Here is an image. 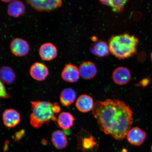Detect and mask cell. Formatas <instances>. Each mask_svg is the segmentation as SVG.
<instances>
[{
	"mask_svg": "<svg viewBox=\"0 0 152 152\" xmlns=\"http://www.w3.org/2000/svg\"><path fill=\"white\" fill-rule=\"evenodd\" d=\"M4 3L10 2L13 1V0H1Z\"/></svg>",
	"mask_w": 152,
	"mask_h": 152,
	"instance_id": "25",
	"label": "cell"
},
{
	"mask_svg": "<svg viewBox=\"0 0 152 152\" xmlns=\"http://www.w3.org/2000/svg\"><path fill=\"white\" fill-rule=\"evenodd\" d=\"M94 100L89 95L82 94L77 98L75 106L79 111L87 113L92 110L94 106Z\"/></svg>",
	"mask_w": 152,
	"mask_h": 152,
	"instance_id": "13",
	"label": "cell"
},
{
	"mask_svg": "<svg viewBox=\"0 0 152 152\" xmlns=\"http://www.w3.org/2000/svg\"><path fill=\"white\" fill-rule=\"evenodd\" d=\"M24 134V130H21L17 132L15 134V140H18L22 138Z\"/></svg>",
	"mask_w": 152,
	"mask_h": 152,
	"instance_id": "23",
	"label": "cell"
},
{
	"mask_svg": "<svg viewBox=\"0 0 152 152\" xmlns=\"http://www.w3.org/2000/svg\"><path fill=\"white\" fill-rule=\"evenodd\" d=\"M25 6L19 0H13L7 7V12L9 16L18 18L25 12Z\"/></svg>",
	"mask_w": 152,
	"mask_h": 152,
	"instance_id": "15",
	"label": "cell"
},
{
	"mask_svg": "<svg viewBox=\"0 0 152 152\" xmlns=\"http://www.w3.org/2000/svg\"><path fill=\"white\" fill-rule=\"evenodd\" d=\"M80 75L85 80H90L94 78L97 73V70L94 63L85 61L79 66Z\"/></svg>",
	"mask_w": 152,
	"mask_h": 152,
	"instance_id": "14",
	"label": "cell"
},
{
	"mask_svg": "<svg viewBox=\"0 0 152 152\" xmlns=\"http://www.w3.org/2000/svg\"><path fill=\"white\" fill-rule=\"evenodd\" d=\"M147 134L141 129L135 127L129 130L126 137L128 142L132 145L140 146L145 141Z\"/></svg>",
	"mask_w": 152,
	"mask_h": 152,
	"instance_id": "8",
	"label": "cell"
},
{
	"mask_svg": "<svg viewBox=\"0 0 152 152\" xmlns=\"http://www.w3.org/2000/svg\"><path fill=\"white\" fill-rule=\"evenodd\" d=\"M77 94L75 90L70 88L64 89L60 94L61 104L64 107H68L75 102Z\"/></svg>",
	"mask_w": 152,
	"mask_h": 152,
	"instance_id": "18",
	"label": "cell"
},
{
	"mask_svg": "<svg viewBox=\"0 0 152 152\" xmlns=\"http://www.w3.org/2000/svg\"><path fill=\"white\" fill-rule=\"evenodd\" d=\"M36 10L40 12L55 10L62 5V0H26Z\"/></svg>",
	"mask_w": 152,
	"mask_h": 152,
	"instance_id": "5",
	"label": "cell"
},
{
	"mask_svg": "<svg viewBox=\"0 0 152 152\" xmlns=\"http://www.w3.org/2000/svg\"><path fill=\"white\" fill-rule=\"evenodd\" d=\"M75 117L72 114L67 112H62L58 115L57 123L58 126L63 130H68L73 126Z\"/></svg>",
	"mask_w": 152,
	"mask_h": 152,
	"instance_id": "16",
	"label": "cell"
},
{
	"mask_svg": "<svg viewBox=\"0 0 152 152\" xmlns=\"http://www.w3.org/2000/svg\"><path fill=\"white\" fill-rule=\"evenodd\" d=\"M102 4L111 7L113 11L121 12L129 0H99Z\"/></svg>",
	"mask_w": 152,
	"mask_h": 152,
	"instance_id": "21",
	"label": "cell"
},
{
	"mask_svg": "<svg viewBox=\"0 0 152 152\" xmlns=\"http://www.w3.org/2000/svg\"><path fill=\"white\" fill-rule=\"evenodd\" d=\"M151 61L152 62V52L151 54Z\"/></svg>",
	"mask_w": 152,
	"mask_h": 152,
	"instance_id": "26",
	"label": "cell"
},
{
	"mask_svg": "<svg viewBox=\"0 0 152 152\" xmlns=\"http://www.w3.org/2000/svg\"><path fill=\"white\" fill-rule=\"evenodd\" d=\"M151 151L152 152V146H151Z\"/></svg>",
	"mask_w": 152,
	"mask_h": 152,
	"instance_id": "27",
	"label": "cell"
},
{
	"mask_svg": "<svg viewBox=\"0 0 152 152\" xmlns=\"http://www.w3.org/2000/svg\"><path fill=\"white\" fill-rule=\"evenodd\" d=\"M30 74L35 80L42 81L46 79L49 75V70L47 66L42 63L36 62L31 66Z\"/></svg>",
	"mask_w": 152,
	"mask_h": 152,
	"instance_id": "7",
	"label": "cell"
},
{
	"mask_svg": "<svg viewBox=\"0 0 152 152\" xmlns=\"http://www.w3.org/2000/svg\"><path fill=\"white\" fill-rule=\"evenodd\" d=\"M10 48L11 52L17 57H23L27 55L30 47L27 42L21 38H16L11 41Z\"/></svg>",
	"mask_w": 152,
	"mask_h": 152,
	"instance_id": "6",
	"label": "cell"
},
{
	"mask_svg": "<svg viewBox=\"0 0 152 152\" xmlns=\"http://www.w3.org/2000/svg\"><path fill=\"white\" fill-rule=\"evenodd\" d=\"M79 147L83 152H96L99 147L96 139L84 129L77 135Z\"/></svg>",
	"mask_w": 152,
	"mask_h": 152,
	"instance_id": "4",
	"label": "cell"
},
{
	"mask_svg": "<svg viewBox=\"0 0 152 152\" xmlns=\"http://www.w3.org/2000/svg\"><path fill=\"white\" fill-rule=\"evenodd\" d=\"M40 56L45 61H50L56 58L58 55V50L54 45L46 43L42 45L39 49Z\"/></svg>",
	"mask_w": 152,
	"mask_h": 152,
	"instance_id": "12",
	"label": "cell"
},
{
	"mask_svg": "<svg viewBox=\"0 0 152 152\" xmlns=\"http://www.w3.org/2000/svg\"><path fill=\"white\" fill-rule=\"evenodd\" d=\"M149 80L148 79H145L142 80L141 82V85L142 86L145 87L149 84Z\"/></svg>",
	"mask_w": 152,
	"mask_h": 152,
	"instance_id": "24",
	"label": "cell"
},
{
	"mask_svg": "<svg viewBox=\"0 0 152 152\" xmlns=\"http://www.w3.org/2000/svg\"><path fill=\"white\" fill-rule=\"evenodd\" d=\"M138 38L128 34L113 36L110 38V52L119 59H125L134 56L137 50Z\"/></svg>",
	"mask_w": 152,
	"mask_h": 152,
	"instance_id": "3",
	"label": "cell"
},
{
	"mask_svg": "<svg viewBox=\"0 0 152 152\" xmlns=\"http://www.w3.org/2000/svg\"><path fill=\"white\" fill-rule=\"evenodd\" d=\"M80 76L79 69L77 66L71 64H66L61 73L62 79L70 83L77 82Z\"/></svg>",
	"mask_w": 152,
	"mask_h": 152,
	"instance_id": "10",
	"label": "cell"
},
{
	"mask_svg": "<svg viewBox=\"0 0 152 152\" xmlns=\"http://www.w3.org/2000/svg\"><path fill=\"white\" fill-rule=\"evenodd\" d=\"M91 51L93 54L99 57L107 56L110 52L109 45L103 41H96L93 44Z\"/></svg>",
	"mask_w": 152,
	"mask_h": 152,
	"instance_id": "19",
	"label": "cell"
},
{
	"mask_svg": "<svg viewBox=\"0 0 152 152\" xmlns=\"http://www.w3.org/2000/svg\"><path fill=\"white\" fill-rule=\"evenodd\" d=\"M2 118L4 124L8 128H14L20 123V115L19 112L12 109L5 110L3 112Z\"/></svg>",
	"mask_w": 152,
	"mask_h": 152,
	"instance_id": "9",
	"label": "cell"
},
{
	"mask_svg": "<svg viewBox=\"0 0 152 152\" xmlns=\"http://www.w3.org/2000/svg\"><path fill=\"white\" fill-rule=\"evenodd\" d=\"M0 96H1V98L3 99H8L10 96L9 94L7 92L4 83L1 81V95H0Z\"/></svg>",
	"mask_w": 152,
	"mask_h": 152,
	"instance_id": "22",
	"label": "cell"
},
{
	"mask_svg": "<svg viewBox=\"0 0 152 152\" xmlns=\"http://www.w3.org/2000/svg\"><path fill=\"white\" fill-rule=\"evenodd\" d=\"M112 77L115 84L121 86L127 84L130 81L131 75L128 68L119 66L114 70Z\"/></svg>",
	"mask_w": 152,
	"mask_h": 152,
	"instance_id": "11",
	"label": "cell"
},
{
	"mask_svg": "<svg viewBox=\"0 0 152 152\" xmlns=\"http://www.w3.org/2000/svg\"><path fill=\"white\" fill-rule=\"evenodd\" d=\"M1 81L8 85L12 84L16 78V75L10 67L7 66H2L0 70Z\"/></svg>",
	"mask_w": 152,
	"mask_h": 152,
	"instance_id": "20",
	"label": "cell"
},
{
	"mask_svg": "<svg viewBox=\"0 0 152 152\" xmlns=\"http://www.w3.org/2000/svg\"><path fill=\"white\" fill-rule=\"evenodd\" d=\"M32 112L30 115V123L34 128L38 129L44 124L57 120V115L61 108L58 102L34 101L31 102Z\"/></svg>",
	"mask_w": 152,
	"mask_h": 152,
	"instance_id": "2",
	"label": "cell"
},
{
	"mask_svg": "<svg viewBox=\"0 0 152 152\" xmlns=\"http://www.w3.org/2000/svg\"><path fill=\"white\" fill-rule=\"evenodd\" d=\"M92 113L100 130L117 140L126 137L134 120L130 107L118 99L96 102Z\"/></svg>",
	"mask_w": 152,
	"mask_h": 152,
	"instance_id": "1",
	"label": "cell"
},
{
	"mask_svg": "<svg viewBox=\"0 0 152 152\" xmlns=\"http://www.w3.org/2000/svg\"><path fill=\"white\" fill-rule=\"evenodd\" d=\"M52 141L53 145L58 149H62L65 148L68 142L65 133L59 130L55 131L52 133Z\"/></svg>",
	"mask_w": 152,
	"mask_h": 152,
	"instance_id": "17",
	"label": "cell"
}]
</instances>
